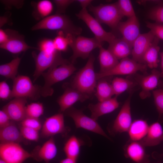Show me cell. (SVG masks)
<instances>
[{"instance_id": "33", "label": "cell", "mask_w": 163, "mask_h": 163, "mask_svg": "<svg viewBox=\"0 0 163 163\" xmlns=\"http://www.w3.org/2000/svg\"><path fill=\"white\" fill-rule=\"evenodd\" d=\"M35 4L34 5L35 8L33 14L34 17L37 19L48 16L53 10V4L50 1H40Z\"/></svg>"}, {"instance_id": "29", "label": "cell", "mask_w": 163, "mask_h": 163, "mask_svg": "<svg viewBox=\"0 0 163 163\" xmlns=\"http://www.w3.org/2000/svg\"><path fill=\"white\" fill-rule=\"evenodd\" d=\"M57 153V148L53 136L46 141L39 150L37 159L46 163L54 158Z\"/></svg>"}, {"instance_id": "34", "label": "cell", "mask_w": 163, "mask_h": 163, "mask_svg": "<svg viewBox=\"0 0 163 163\" xmlns=\"http://www.w3.org/2000/svg\"><path fill=\"white\" fill-rule=\"evenodd\" d=\"M43 106L41 103H32L26 106V117L38 119L43 114Z\"/></svg>"}, {"instance_id": "9", "label": "cell", "mask_w": 163, "mask_h": 163, "mask_svg": "<svg viewBox=\"0 0 163 163\" xmlns=\"http://www.w3.org/2000/svg\"><path fill=\"white\" fill-rule=\"evenodd\" d=\"M132 94L130 93L126 100L115 120L107 126V131L112 136L128 132L132 123L130 107Z\"/></svg>"}, {"instance_id": "8", "label": "cell", "mask_w": 163, "mask_h": 163, "mask_svg": "<svg viewBox=\"0 0 163 163\" xmlns=\"http://www.w3.org/2000/svg\"><path fill=\"white\" fill-rule=\"evenodd\" d=\"M64 112L66 115L72 119L76 128L83 129L102 135L109 140H111L97 120L85 115L81 110L78 109L72 106Z\"/></svg>"}, {"instance_id": "23", "label": "cell", "mask_w": 163, "mask_h": 163, "mask_svg": "<svg viewBox=\"0 0 163 163\" xmlns=\"http://www.w3.org/2000/svg\"><path fill=\"white\" fill-rule=\"evenodd\" d=\"M132 48L133 46L123 38H116L109 44L108 49L119 60L131 54Z\"/></svg>"}, {"instance_id": "51", "label": "cell", "mask_w": 163, "mask_h": 163, "mask_svg": "<svg viewBox=\"0 0 163 163\" xmlns=\"http://www.w3.org/2000/svg\"><path fill=\"white\" fill-rule=\"evenodd\" d=\"M161 57V75L163 76V52L160 53Z\"/></svg>"}, {"instance_id": "3", "label": "cell", "mask_w": 163, "mask_h": 163, "mask_svg": "<svg viewBox=\"0 0 163 163\" xmlns=\"http://www.w3.org/2000/svg\"><path fill=\"white\" fill-rule=\"evenodd\" d=\"M76 70L72 63L69 62L50 68L47 72H44L42 75L44 83L41 88V95L44 97L51 96L54 92L52 86L69 77Z\"/></svg>"}, {"instance_id": "14", "label": "cell", "mask_w": 163, "mask_h": 163, "mask_svg": "<svg viewBox=\"0 0 163 163\" xmlns=\"http://www.w3.org/2000/svg\"><path fill=\"white\" fill-rule=\"evenodd\" d=\"M5 31L8 36L7 41L0 45L1 48L14 54L24 52L30 49L37 48L28 45L25 41L24 36L14 30L6 29Z\"/></svg>"}, {"instance_id": "40", "label": "cell", "mask_w": 163, "mask_h": 163, "mask_svg": "<svg viewBox=\"0 0 163 163\" xmlns=\"http://www.w3.org/2000/svg\"><path fill=\"white\" fill-rule=\"evenodd\" d=\"M146 25L155 37L163 40V24L147 22Z\"/></svg>"}, {"instance_id": "27", "label": "cell", "mask_w": 163, "mask_h": 163, "mask_svg": "<svg viewBox=\"0 0 163 163\" xmlns=\"http://www.w3.org/2000/svg\"><path fill=\"white\" fill-rule=\"evenodd\" d=\"M159 42V39L155 37L143 57V63L151 69H155L158 66V54L160 50Z\"/></svg>"}, {"instance_id": "31", "label": "cell", "mask_w": 163, "mask_h": 163, "mask_svg": "<svg viewBox=\"0 0 163 163\" xmlns=\"http://www.w3.org/2000/svg\"><path fill=\"white\" fill-rule=\"evenodd\" d=\"M111 84L114 94L117 96L138 85L135 81L118 77L114 78Z\"/></svg>"}, {"instance_id": "20", "label": "cell", "mask_w": 163, "mask_h": 163, "mask_svg": "<svg viewBox=\"0 0 163 163\" xmlns=\"http://www.w3.org/2000/svg\"><path fill=\"white\" fill-rule=\"evenodd\" d=\"M117 29L122 35V38L132 46L140 34L139 24L136 15L128 18L125 21H120Z\"/></svg>"}, {"instance_id": "16", "label": "cell", "mask_w": 163, "mask_h": 163, "mask_svg": "<svg viewBox=\"0 0 163 163\" xmlns=\"http://www.w3.org/2000/svg\"><path fill=\"white\" fill-rule=\"evenodd\" d=\"M135 81L141 88L139 95L141 98L145 99L151 96L150 91L155 88L158 85L161 72L155 69H153L151 73L147 75L136 74Z\"/></svg>"}, {"instance_id": "42", "label": "cell", "mask_w": 163, "mask_h": 163, "mask_svg": "<svg viewBox=\"0 0 163 163\" xmlns=\"http://www.w3.org/2000/svg\"><path fill=\"white\" fill-rule=\"evenodd\" d=\"M11 90L7 82L3 81L0 83V98L7 100L11 98Z\"/></svg>"}, {"instance_id": "22", "label": "cell", "mask_w": 163, "mask_h": 163, "mask_svg": "<svg viewBox=\"0 0 163 163\" xmlns=\"http://www.w3.org/2000/svg\"><path fill=\"white\" fill-rule=\"evenodd\" d=\"M163 141V129L158 122L154 123L149 126L146 136L139 141L145 147L158 145Z\"/></svg>"}, {"instance_id": "2", "label": "cell", "mask_w": 163, "mask_h": 163, "mask_svg": "<svg viewBox=\"0 0 163 163\" xmlns=\"http://www.w3.org/2000/svg\"><path fill=\"white\" fill-rule=\"evenodd\" d=\"M41 29L60 30L65 34L74 36L80 35L82 31V28L75 25L68 16L56 14L43 18L31 28L32 30Z\"/></svg>"}, {"instance_id": "6", "label": "cell", "mask_w": 163, "mask_h": 163, "mask_svg": "<svg viewBox=\"0 0 163 163\" xmlns=\"http://www.w3.org/2000/svg\"><path fill=\"white\" fill-rule=\"evenodd\" d=\"M32 55L35 63L34 82L47 69L70 62L63 58L61 52L58 51L52 52L40 51L37 55L34 53Z\"/></svg>"}, {"instance_id": "12", "label": "cell", "mask_w": 163, "mask_h": 163, "mask_svg": "<svg viewBox=\"0 0 163 163\" xmlns=\"http://www.w3.org/2000/svg\"><path fill=\"white\" fill-rule=\"evenodd\" d=\"M0 156L8 163H23L33 157V155L25 150L17 143H1Z\"/></svg>"}, {"instance_id": "36", "label": "cell", "mask_w": 163, "mask_h": 163, "mask_svg": "<svg viewBox=\"0 0 163 163\" xmlns=\"http://www.w3.org/2000/svg\"><path fill=\"white\" fill-rule=\"evenodd\" d=\"M53 40L55 48L58 51H66L69 46L68 39L62 31H59L58 35Z\"/></svg>"}, {"instance_id": "15", "label": "cell", "mask_w": 163, "mask_h": 163, "mask_svg": "<svg viewBox=\"0 0 163 163\" xmlns=\"http://www.w3.org/2000/svg\"><path fill=\"white\" fill-rule=\"evenodd\" d=\"M90 97L69 85L65 88L64 93L58 99L57 102L60 112H64L76 102L78 101L83 102Z\"/></svg>"}, {"instance_id": "47", "label": "cell", "mask_w": 163, "mask_h": 163, "mask_svg": "<svg viewBox=\"0 0 163 163\" xmlns=\"http://www.w3.org/2000/svg\"><path fill=\"white\" fill-rule=\"evenodd\" d=\"M8 36L5 30L0 29V45L5 43L8 40Z\"/></svg>"}, {"instance_id": "49", "label": "cell", "mask_w": 163, "mask_h": 163, "mask_svg": "<svg viewBox=\"0 0 163 163\" xmlns=\"http://www.w3.org/2000/svg\"><path fill=\"white\" fill-rule=\"evenodd\" d=\"M80 5L82 9H87L90 5L93 0H77L76 1Z\"/></svg>"}, {"instance_id": "10", "label": "cell", "mask_w": 163, "mask_h": 163, "mask_svg": "<svg viewBox=\"0 0 163 163\" xmlns=\"http://www.w3.org/2000/svg\"><path fill=\"white\" fill-rule=\"evenodd\" d=\"M147 65L135 61L132 59L127 57L121 59L120 62L111 70L103 73H96L97 79L104 77L115 75H133L140 71L146 73Z\"/></svg>"}, {"instance_id": "32", "label": "cell", "mask_w": 163, "mask_h": 163, "mask_svg": "<svg viewBox=\"0 0 163 163\" xmlns=\"http://www.w3.org/2000/svg\"><path fill=\"white\" fill-rule=\"evenodd\" d=\"M21 58L17 57L10 62L1 65L0 75L5 78L13 80L16 77Z\"/></svg>"}, {"instance_id": "19", "label": "cell", "mask_w": 163, "mask_h": 163, "mask_svg": "<svg viewBox=\"0 0 163 163\" xmlns=\"http://www.w3.org/2000/svg\"><path fill=\"white\" fill-rule=\"evenodd\" d=\"M26 98H14L5 105L2 110L8 114L11 120L21 121L26 117Z\"/></svg>"}, {"instance_id": "52", "label": "cell", "mask_w": 163, "mask_h": 163, "mask_svg": "<svg viewBox=\"0 0 163 163\" xmlns=\"http://www.w3.org/2000/svg\"><path fill=\"white\" fill-rule=\"evenodd\" d=\"M0 163H8L1 158L0 159Z\"/></svg>"}, {"instance_id": "35", "label": "cell", "mask_w": 163, "mask_h": 163, "mask_svg": "<svg viewBox=\"0 0 163 163\" xmlns=\"http://www.w3.org/2000/svg\"><path fill=\"white\" fill-rule=\"evenodd\" d=\"M155 104L158 113L159 122L163 123V90L157 89L153 91Z\"/></svg>"}, {"instance_id": "38", "label": "cell", "mask_w": 163, "mask_h": 163, "mask_svg": "<svg viewBox=\"0 0 163 163\" xmlns=\"http://www.w3.org/2000/svg\"><path fill=\"white\" fill-rule=\"evenodd\" d=\"M148 18L155 23L163 24V5H158L150 9L148 14Z\"/></svg>"}, {"instance_id": "4", "label": "cell", "mask_w": 163, "mask_h": 163, "mask_svg": "<svg viewBox=\"0 0 163 163\" xmlns=\"http://www.w3.org/2000/svg\"><path fill=\"white\" fill-rule=\"evenodd\" d=\"M89 11L100 23L105 24L112 29H117V26L124 17L117 2L113 3L101 4L97 6L90 5Z\"/></svg>"}, {"instance_id": "25", "label": "cell", "mask_w": 163, "mask_h": 163, "mask_svg": "<svg viewBox=\"0 0 163 163\" xmlns=\"http://www.w3.org/2000/svg\"><path fill=\"white\" fill-rule=\"evenodd\" d=\"M98 56L100 65V73L107 72L113 69L119 62L118 59L108 49L102 46L99 48Z\"/></svg>"}, {"instance_id": "50", "label": "cell", "mask_w": 163, "mask_h": 163, "mask_svg": "<svg viewBox=\"0 0 163 163\" xmlns=\"http://www.w3.org/2000/svg\"><path fill=\"white\" fill-rule=\"evenodd\" d=\"M76 160L72 158L67 157L61 160L59 163H76Z\"/></svg>"}, {"instance_id": "1", "label": "cell", "mask_w": 163, "mask_h": 163, "mask_svg": "<svg viewBox=\"0 0 163 163\" xmlns=\"http://www.w3.org/2000/svg\"><path fill=\"white\" fill-rule=\"evenodd\" d=\"M94 56L91 54L85 65L76 73L69 84L71 87L90 97L95 93L97 82L94 68Z\"/></svg>"}, {"instance_id": "30", "label": "cell", "mask_w": 163, "mask_h": 163, "mask_svg": "<svg viewBox=\"0 0 163 163\" xmlns=\"http://www.w3.org/2000/svg\"><path fill=\"white\" fill-rule=\"evenodd\" d=\"M97 81L94 94L99 102L111 98L114 95L111 84L105 79V77Z\"/></svg>"}, {"instance_id": "46", "label": "cell", "mask_w": 163, "mask_h": 163, "mask_svg": "<svg viewBox=\"0 0 163 163\" xmlns=\"http://www.w3.org/2000/svg\"><path fill=\"white\" fill-rule=\"evenodd\" d=\"M11 120L6 113L3 110H0V128L8 125Z\"/></svg>"}, {"instance_id": "24", "label": "cell", "mask_w": 163, "mask_h": 163, "mask_svg": "<svg viewBox=\"0 0 163 163\" xmlns=\"http://www.w3.org/2000/svg\"><path fill=\"white\" fill-rule=\"evenodd\" d=\"M23 137L20 130L12 122L0 129L1 143H17L23 141Z\"/></svg>"}, {"instance_id": "21", "label": "cell", "mask_w": 163, "mask_h": 163, "mask_svg": "<svg viewBox=\"0 0 163 163\" xmlns=\"http://www.w3.org/2000/svg\"><path fill=\"white\" fill-rule=\"evenodd\" d=\"M115 96L96 104H90L88 108L91 113V117L97 120L100 117L110 113L119 107L120 103Z\"/></svg>"}, {"instance_id": "13", "label": "cell", "mask_w": 163, "mask_h": 163, "mask_svg": "<svg viewBox=\"0 0 163 163\" xmlns=\"http://www.w3.org/2000/svg\"><path fill=\"white\" fill-rule=\"evenodd\" d=\"M70 131L65 126L63 114L60 113L46 119L42 126L41 135L44 137H51L58 134L66 135Z\"/></svg>"}, {"instance_id": "44", "label": "cell", "mask_w": 163, "mask_h": 163, "mask_svg": "<svg viewBox=\"0 0 163 163\" xmlns=\"http://www.w3.org/2000/svg\"><path fill=\"white\" fill-rule=\"evenodd\" d=\"M40 51L47 52H54L57 51L55 49L53 40L50 39H45L42 40L39 45Z\"/></svg>"}, {"instance_id": "11", "label": "cell", "mask_w": 163, "mask_h": 163, "mask_svg": "<svg viewBox=\"0 0 163 163\" xmlns=\"http://www.w3.org/2000/svg\"><path fill=\"white\" fill-rule=\"evenodd\" d=\"M76 16L84 21L94 35V37L100 42H106L109 44L116 37L112 33L106 31L101 23L92 16L87 9H82Z\"/></svg>"}, {"instance_id": "7", "label": "cell", "mask_w": 163, "mask_h": 163, "mask_svg": "<svg viewBox=\"0 0 163 163\" xmlns=\"http://www.w3.org/2000/svg\"><path fill=\"white\" fill-rule=\"evenodd\" d=\"M13 81L11 98L22 97L36 100L41 95V87L34 85L28 76L18 75Z\"/></svg>"}, {"instance_id": "28", "label": "cell", "mask_w": 163, "mask_h": 163, "mask_svg": "<svg viewBox=\"0 0 163 163\" xmlns=\"http://www.w3.org/2000/svg\"><path fill=\"white\" fill-rule=\"evenodd\" d=\"M85 145V142L75 135L70 137L66 142L63 148L66 157L77 160L82 146Z\"/></svg>"}, {"instance_id": "48", "label": "cell", "mask_w": 163, "mask_h": 163, "mask_svg": "<svg viewBox=\"0 0 163 163\" xmlns=\"http://www.w3.org/2000/svg\"><path fill=\"white\" fill-rule=\"evenodd\" d=\"M10 13H6L3 16L0 17V27L5 24H8L10 22Z\"/></svg>"}, {"instance_id": "39", "label": "cell", "mask_w": 163, "mask_h": 163, "mask_svg": "<svg viewBox=\"0 0 163 163\" xmlns=\"http://www.w3.org/2000/svg\"><path fill=\"white\" fill-rule=\"evenodd\" d=\"M20 131L24 138L27 140L37 141L39 138L38 131L28 127L21 126Z\"/></svg>"}, {"instance_id": "17", "label": "cell", "mask_w": 163, "mask_h": 163, "mask_svg": "<svg viewBox=\"0 0 163 163\" xmlns=\"http://www.w3.org/2000/svg\"><path fill=\"white\" fill-rule=\"evenodd\" d=\"M145 147L139 141L129 139L123 147L124 155L134 163H149V155Z\"/></svg>"}, {"instance_id": "41", "label": "cell", "mask_w": 163, "mask_h": 163, "mask_svg": "<svg viewBox=\"0 0 163 163\" xmlns=\"http://www.w3.org/2000/svg\"><path fill=\"white\" fill-rule=\"evenodd\" d=\"M21 126L31 128L39 131L42 127L41 123L38 119L26 117L21 121Z\"/></svg>"}, {"instance_id": "5", "label": "cell", "mask_w": 163, "mask_h": 163, "mask_svg": "<svg viewBox=\"0 0 163 163\" xmlns=\"http://www.w3.org/2000/svg\"><path fill=\"white\" fill-rule=\"evenodd\" d=\"M66 36L68 39L69 45L73 51L71 58L72 63L78 58L83 59L88 58L93 50L99 48L103 44L94 37L89 38L80 35L74 36L70 34H67Z\"/></svg>"}, {"instance_id": "45", "label": "cell", "mask_w": 163, "mask_h": 163, "mask_svg": "<svg viewBox=\"0 0 163 163\" xmlns=\"http://www.w3.org/2000/svg\"><path fill=\"white\" fill-rule=\"evenodd\" d=\"M1 2L5 6L6 8L9 9L12 7L16 8H21L24 4L23 0H1Z\"/></svg>"}, {"instance_id": "18", "label": "cell", "mask_w": 163, "mask_h": 163, "mask_svg": "<svg viewBox=\"0 0 163 163\" xmlns=\"http://www.w3.org/2000/svg\"><path fill=\"white\" fill-rule=\"evenodd\" d=\"M155 37L150 31L140 34L133 44L132 59L138 63L144 64L143 60L144 55Z\"/></svg>"}, {"instance_id": "43", "label": "cell", "mask_w": 163, "mask_h": 163, "mask_svg": "<svg viewBox=\"0 0 163 163\" xmlns=\"http://www.w3.org/2000/svg\"><path fill=\"white\" fill-rule=\"evenodd\" d=\"M75 1L74 0H53L56 7V14H62L68 7Z\"/></svg>"}, {"instance_id": "53", "label": "cell", "mask_w": 163, "mask_h": 163, "mask_svg": "<svg viewBox=\"0 0 163 163\" xmlns=\"http://www.w3.org/2000/svg\"><path fill=\"white\" fill-rule=\"evenodd\" d=\"M160 156L161 157H163V153L161 154L160 155Z\"/></svg>"}, {"instance_id": "26", "label": "cell", "mask_w": 163, "mask_h": 163, "mask_svg": "<svg viewBox=\"0 0 163 163\" xmlns=\"http://www.w3.org/2000/svg\"><path fill=\"white\" fill-rule=\"evenodd\" d=\"M149 126L145 120L137 119L134 120L128 131L129 139L140 141L146 135Z\"/></svg>"}, {"instance_id": "37", "label": "cell", "mask_w": 163, "mask_h": 163, "mask_svg": "<svg viewBox=\"0 0 163 163\" xmlns=\"http://www.w3.org/2000/svg\"><path fill=\"white\" fill-rule=\"evenodd\" d=\"M121 13L123 16L128 18L136 16L132 3L129 0H119L117 2Z\"/></svg>"}]
</instances>
